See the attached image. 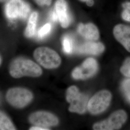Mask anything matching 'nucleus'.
Masks as SVG:
<instances>
[{"label": "nucleus", "mask_w": 130, "mask_h": 130, "mask_svg": "<svg viewBox=\"0 0 130 130\" xmlns=\"http://www.w3.org/2000/svg\"><path fill=\"white\" fill-rule=\"evenodd\" d=\"M36 2L38 4V5L41 6L43 5H51L52 0H35Z\"/></svg>", "instance_id": "21"}, {"label": "nucleus", "mask_w": 130, "mask_h": 130, "mask_svg": "<svg viewBox=\"0 0 130 130\" xmlns=\"http://www.w3.org/2000/svg\"><path fill=\"white\" fill-rule=\"evenodd\" d=\"M121 73L126 77L130 78V57L127 58L120 69Z\"/></svg>", "instance_id": "18"}, {"label": "nucleus", "mask_w": 130, "mask_h": 130, "mask_svg": "<svg viewBox=\"0 0 130 130\" xmlns=\"http://www.w3.org/2000/svg\"><path fill=\"white\" fill-rule=\"evenodd\" d=\"M50 18L53 21H56L58 20L57 14H56L55 10L53 11L50 14Z\"/></svg>", "instance_id": "22"}, {"label": "nucleus", "mask_w": 130, "mask_h": 130, "mask_svg": "<svg viewBox=\"0 0 130 130\" xmlns=\"http://www.w3.org/2000/svg\"><path fill=\"white\" fill-rule=\"evenodd\" d=\"M55 11L57 14L61 26L63 28H67L70 25L71 19L67 2L65 0H56L55 4Z\"/></svg>", "instance_id": "11"}, {"label": "nucleus", "mask_w": 130, "mask_h": 130, "mask_svg": "<svg viewBox=\"0 0 130 130\" xmlns=\"http://www.w3.org/2000/svg\"><path fill=\"white\" fill-rule=\"evenodd\" d=\"M1 63H2V58H1V57L0 56V65L1 64Z\"/></svg>", "instance_id": "26"}, {"label": "nucleus", "mask_w": 130, "mask_h": 130, "mask_svg": "<svg viewBox=\"0 0 130 130\" xmlns=\"http://www.w3.org/2000/svg\"><path fill=\"white\" fill-rule=\"evenodd\" d=\"M111 98V94L109 91H101L94 94L88 101L87 109L93 114L101 113L107 109Z\"/></svg>", "instance_id": "6"}, {"label": "nucleus", "mask_w": 130, "mask_h": 130, "mask_svg": "<svg viewBox=\"0 0 130 130\" xmlns=\"http://www.w3.org/2000/svg\"><path fill=\"white\" fill-rule=\"evenodd\" d=\"M63 50L66 53L70 54L73 51V43L72 39L69 36H65L62 40Z\"/></svg>", "instance_id": "16"}, {"label": "nucleus", "mask_w": 130, "mask_h": 130, "mask_svg": "<svg viewBox=\"0 0 130 130\" xmlns=\"http://www.w3.org/2000/svg\"><path fill=\"white\" fill-rule=\"evenodd\" d=\"M78 31L82 37L89 41H96L99 38L98 28L92 23L79 24Z\"/></svg>", "instance_id": "13"}, {"label": "nucleus", "mask_w": 130, "mask_h": 130, "mask_svg": "<svg viewBox=\"0 0 130 130\" xmlns=\"http://www.w3.org/2000/svg\"><path fill=\"white\" fill-rule=\"evenodd\" d=\"M127 119V115L123 110L113 113L105 121L95 123L93 129L96 130H118L120 129Z\"/></svg>", "instance_id": "7"}, {"label": "nucleus", "mask_w": 130, "mask_h": 130, "mask_svg": "<svg viewBox=\"0 0 130 130\" xmlns=\"http://www.w3.org/2000/svg\"><path fill=\"white\" fill-rule=\"evenodd\" d=\"M104 50L105 46L103 43L91 41L84 42L77 48V51L79 53L93 55H98L103 53Z\"/></svg>", "instance_id": "12"}, {"label": "nucleus", "mask_w": 130, "mask_h": 130, "mask_svg": "<svg viewBox=\"0 0 130 130\" xmlns=\"http://www.w3.org/2000/svg\"><path fill=\"white\" fill-rule=\"evenodd\" d=\"M123 10L121 14L122 19L126 21L130 22V2H127L122 4Z\"/></svg>", "instance_id": "17"}, {"label": "nucleus", "mask_w": 130, "mask_h": 130, "mask_svg": "<svg viewBox=\"0 0 130 130\" xmlns=\"http://www.w3.org/2000/svg\"><path fill=\"white\" fill-rule=\"evenodd\" d=\"M66 99L70 104L69 107L70 112L83 114L87 108L88 97L79 93V89L75 86H71L68 89Z\"/></svg>", "instance_id": "3"}, {"label": "nucleus", "mask_w": 130, "mask_h": 130, "mask_svg": "<svg viewBox=\"0 0 130 130\" xmlns=\"http://www.w3.org/2000/svg\"><path fill=\"white\" fill-rule=\"evenodd\" d=\"M98 69L96 61L93 58H88L84 61L80 66L73 70L72 75L75 79H85L95 74Z\"/></svg>", "instance_id": "8"}, {"label": "nucleus", "mask_w": 130, "mask_h": 130, "mask_svg": "<svg viewBox=\"0 0 130 130\" xmlns=\"http://www.w3.org/2000/svg\"><path fill=\"white\" fill-rule=\"evenodd\" d=\"M5 14L10 20L27 19L30 11L29 5L23 0H9L5 6Z\"/></svg>", "instance_id": "5"}, {"label": "nucleus", "mask_w": 130, "mask_h": 130, "mask_svg": "<svg viewBox=\"0 0 130 130\" xmlns=\"http://www.w3.org/2000/svg\"><path fill=\"white\" fill-rule=\"evenodd\" d=\"M31 130H49L48 129H47L46 128H44L42 127L41 126H35L32 127L31 128H30L29 129Z\"/></svg>", "instance_id": "23"}, {"label": "nucleus", "mask_w": 130, "mask_h": 130, "mask_svg": "<svg viewBox=\"0 0 130 130\" xmlns=\"http://www.w3.org/2000/svg\"><path fill=\"white\" fill-rule=\"evenodd\" d=\"M52 26L51 24L47 23L41 28L38 31V37L42 39L46 37L50 32L51 30Z\"/></svg>", "instance_id": "19"}, {"label": "nucleus", "mask_w": 130, "mask_h": 130, "mask_svg": "<svg viewBox=\"0 0 130 130\" xmlns=\"http://www.w3.org/2000/svg\"><path fill=\"white\" fill-rule=\"evenodd\" d=\"M8 0H0V2H6Z\"/></svg>", "instance_id": "25"}, {"label": "nucleus", "mask_w": 130, "mask_h": 130, "mask_svg": "<svg viewBox=\"0 0 130 130\" xmlns=\"http://www.w3.org/2000/svg\"><path fill=\"white\" fill-rule=\"evenodd\" d=\"M9 73L14 78H20L24 76L38 77L42 74V71L41 67L32 61L19 58L11 63Z\"/></svg>", "instance_id": "1"}, {"label": "nucleus", "mask_w": 130, "mask_h": 130, "mask_svg": "<svg viewBox=\"0 0 130 130\" xmlns=\"http://www.w3.org/2000/svg\"><path fill=\"white\" fill-rule=\"evenodd\" d=\"M32 93L28 89L14 87L10 89L6 94V98L12 106L22 108L26 107L32 100Z\"/></svg>", "instance_id": "4"}, {"label": "nucleus", "mask_w": 130, "mask_h": 130, "mask_svg": "<svg viewBox=\"0 0 130 130\" xmlns=\"http://www.w3.org/2000/svg\"><path fill=\"white\" fill-rule=\"evenodd\" d=\"M34 57L40 65L47 69L58 67L61 59L58 54L51 49L46 47H40L34 52Z\"/></svg>", "instance_id": "2"}, {"label": "nucleus", "mask_w": 130, "mask_h": 130, "mask_svg": "<svg viewBox=\"0 0 130 130\" xmlns=\"http://www.w3.org/2000/svg\"><path fill=\"white\" fill-rule=\"evenodd\" d=\"M113 34L117 40L130 52V26L118 24L113 29Z\"/></svg>", "instance_id": "10"}, {"label": "nucleus", "mask_w": 130, "mask_h": 130, "mask_svg": "<svg viewBox=\"0 0 130 130\" xmlns=\"http://www.w3.org/2000/svg\"><path fill=\"white\" fill-rule=\"evenodd\" d=\"M38 14L36 12H34L29 17L28 25L25 31V35L27 38L32 37L34 35L37 22Z\"/></svg>", "instance_id": "14"}, {"label": "nucleus", "mask_w": 130, "mask_h": 130, "mask_svg": "<svg viewBox=\"0 0 130 130\" xmlns=\"http://www.w3.org/2000/svg\"><path fill=\"white\" fill-rule=\"evenodd\" d=\"M0 130H15L14 126L9 118L1 111H0Z\"/></svg>", "instance_id": "15"}, {"label": "nucleus", "mask_w": 130, "mask_h": 130, "mask_svg": "<svg viewBox=\"0 0 130 130\" xmlns=\"http://www.w3.org/2000/svg\"><path fill=\"white\" fill-rule=\"evenodd\" d=\"M80 1H81L82 2H86V5H87L89 6H93V4H94V2H93V0H80Z\"/></svg>", "instance_id": "24"}, {"label": "nucleus", "mask_w": 130, "mask_h": 130, "mask_svg": "<svg viewBox=\"0 0 130 130\" xmlns=\"http://www.w3.org/2000/svg\"><path fill=\"white\" fill-rule=\"evenodd\" d=\"M29 121L35 126L46 128L57 125L58 119L51 113L46 111H37L32 113L29 117Z\"/></svg>", "instance_id": "9"}, {"label": "nucleus", "mask_w": 130, "mask_h": 130, "mask_svg": "<svg viewBox=\"0 0 130 130\" xmlns=\"http://www.w3.org/2000/svg\"><path fill=\"white\" fill-rule=\"evenodd\" d=\"M121 87L126 97L130 102V79H124L122 83Z\"/></svg>", "instance_id": "20"}]
</instances>
